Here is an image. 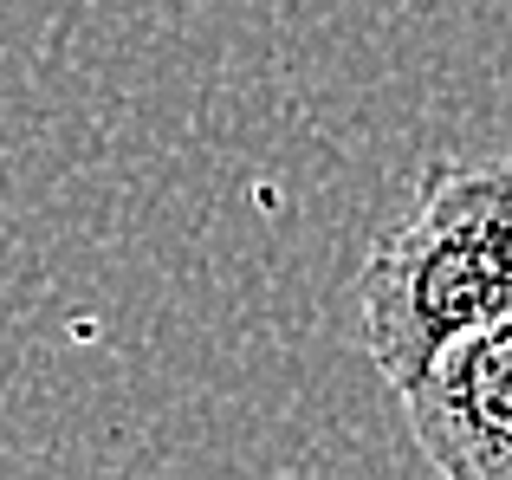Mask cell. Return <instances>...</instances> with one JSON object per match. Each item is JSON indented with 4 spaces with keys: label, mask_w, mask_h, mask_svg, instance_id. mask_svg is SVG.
Segmentation results:
<instances>
[{
    "label": "cell",
    "mask_w": 512,
    "mask_h": 480,
    "mask_svg": "<svg viewBox=\"0 0 512 480\" xmlns=\"http://www.w3.org/2000/svg\"><path fill=\"white\" fill-rule=\"evenodd\" d=\"M357 305L363 351L389 390H409L435 351L512 312V156L435 169L415 208L370 247Z\"/></svg>",
    "instance_id": "cell-1"
},
{
    "label": "cell",
    "mask_w": 512,
    "mask_h": 480,
    "mask_svg": "<svg viewBox=\"0 0 512 480\" xmlns=\"http://www.w3.org/2000/svg\"><path fill=\"white\" fill-rule=\"evenodd\" d=\"M402 416L422 461L448 480H512V312L428 357Z\"/></svg>",
    "instance_id": "cell-2"
}]
</instances>
